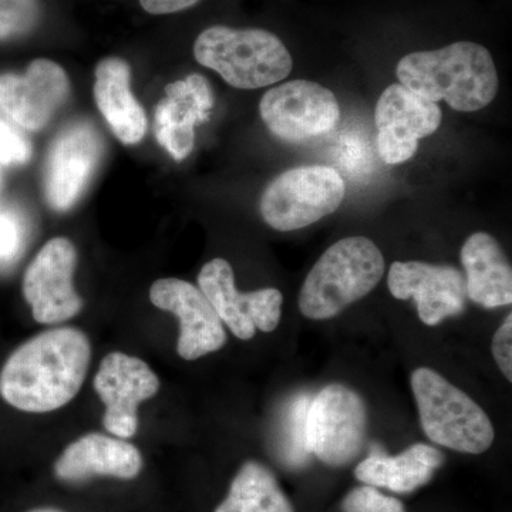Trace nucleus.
<instances>
[{"label":"nucleus","instance_id":"nucleus-28","mask_svg":"<svg viewBox=\"0 0 512 512\" xmlns=\"http://www.w3.org/2000/svg\"><path fill=\"white\" fill-rule=\"evenodd\" d=\"M493 355L508 382H512V315L505 318L503 325L495 332Z\"/></svg>","mask_w":512,"mask_h":512},{"label":"nucleus","instance_id":"nucleus-20","mask_svg":"<svg viewBox=\"0 0 512 512\" xmlns=\"http://www.w3.org/2000/svg\"><path fill=\"white\" fill-rule=\"evenodd\" d=\"M461 262L471 301L488 309L511 305L512 269L497 239L487 232L471 235L461 248Z\"/></svg>","mask_w":512,"mask_h":512},{"label":"nucleus","instance_id":"nucleus-8","mask_svg":"<svg viewBox=\"0 0 512 512\" xmlns=\"http://www.w3.org/2000/svg\"><path fill=\"white\" fill-rule=\"evenodd\" d=\"M259 113L269 131L289 143L325 136L340 121L335 94L309 80H292L268 90Z\"/></svg>","mask_w":512,"mask_h":512},{"label":"nucleus","instance_id":"nucleus-1","mask_svg":"<svg viewBox=\"0 0 512 512\" xmlns=\"http://www.w3.org/2000/svg\"><path fill=\"white\" fill-rule=\"evenodd\" d=\"M90 359L92 345L82 330H46L6 360L0 372V396L20 412H55L80 392Z\"/></svg>","mask_w":512,"mask_h":512},{"label":"nucleus","instance_id":"nucleus-22","mask_svg":"<svg viewBox=\"0 0 512 512\" xmlns=\"http://www.w3.org/2000/svg\"><path fill=\"white\" fill-rule=\"evenodd\" d=\"M215 512H295L275 474L258 461H247L232 480Z\"/></svg>","mask_w":512,"mask_h":512},{"label":"nucleus","instance_id":"nucleus-21","mask_svg":"<svg viewBox=\"0 0 512 512\" xmlns=\"http://www.w3.org/2000/svg\"><path fill=\"white\" fill-rule=\"evenodd\" d=\"M443 461V453L437 448L414 444L396 457L372 454L356 467L355 474L357 480L372 487L407 494L429 483Z\"/></svg>","mask_w":512,"mask_h":512},{"label":"nucleus","instance_id":"nucleus-6","mask_svg":"<svg viewBox=\"0 0 512 512\" xmlns=\"http://www.w3.org/2000/svg\"><path fill=\"white\" fill-rule=\"evenodd\" d=\"M345 194V181L335 168H292L266 187L261 198L262 218L276 231H296L338 210Z\"/></svg>","mask_w":512,"mask_h":512},{"label":"nucleus","instance_id":"nucleus-2","mask_svg":"<svg viewBox=\"0 0 512 512\" xmlns=\"http://www.w3.org/2000/svg\"><path fill=\"white\" fill-rule=\"evenodd\" d=\"M396 74L402 86L423 99L444 100L463 113L487 107L500 86L493 56L474 42L410 53L397 64Z\"/></svg>","mask_w":512,"mask_h":512},{"label":"nucleus","instance_id":"nucleus-17","mask_svg":"<svg viewBox=\"0 0 512 512\" xmlns=\"http://www.w3.org/2000/svg\"><path fill=\"white\" fill-rule=\"evenodd\" d=\"M214 96L201 74H190L165 87V99L154 114V133L177 161L190 156L195 143V126L210 120Z\"/></svg>","mask_w":512,"mask_h":512},{"label":"nucleus","instance_id":"nucleus-10","mask_svg":"<svg viewBox=\"0 0 512 512\" xmlns=\"http://www.w3.org/2000/svg\"><path fill=\"white\" fill-rule=\"evenodd\" d=\"M77 252L67 238L57 237L40 249L23 278V295L37 323L56 325L79 315L83 301L73 285Z\"/></svg>","mask_w":512,"mask_h":512},{"label":"nucleus","instance_id":"nucleus-31","mask_svg":"<svg viewBox=\"0 0 512 512\" xmlns=\"http://www.w3.org/2000/svg\"><path fill=\"white\" fill-rule=\"evenodd\" d=\"M0 184H2V174H0Z\"/></svg>","mask_w":512,"mask_h":512},{"label":"nucleus","instance_id":"nucleus-30","mask_svg":"<svg viewBox=\"0 0 512 512\" xmlns=\"http://www.w3.org/2000/svg\"><path fill=\"white\" fill-rule=\"evenodd\" d=\"M29 512H62V511L55 510V508H36V510H32Z\"/></svg>","mask_w":512,"mask_h":512},{"label":"nucleus","instance_id":"nucleus-25","mask_svg":"<svg viewBox=\"0 0 512 512\" xmlns=\"http://www.w3.org/2000/svg\"><path fill=\"white\" fill-rule=\"evenodd\" d=\"M26 225L22 215L13 210H0V265H9L25 248Z\"/></svg>","mask_w":512,"mask_h":512},{"label":"nucleus","instance_id":"nucleus-18","mask_svg":"<svg viewBox=\"0 0 512 512\" xmlns=\"http://www.w3.org/2000/svg\"><path fill=\"white\" fill-rule=\"evenodd\" d=\"M141 470L143 456L136 446L99 433L73 441L55 464L56 477L64 483H82L100 476L133 480Z\"/></svg>","mask_w":512,"mask_h":512},{"label":"nucleus","instance_id":"nucleus-29","mask_svg":"<svg viewBox=\"0 0 512 512\" xmlns=\"http://www.w3.org/2000/svg\"><path fill=\"white\" fill-rule=\"evenodd\" d=\"M200 2L201 0H140V5L150 15H171L190 9Z\"/></svg>","mask_w":512,"mask_h":512},{"label":"nucleus","instance_id":"nucleus-26","mask_svg":"<svg viewBox=\"0 0 512 512\" xmlns=\"http://www.w3.org/2000/svg\"><path fill=\"white\" fill-rule=\"evenodd\" d=\"M345 512H406L402 501L387 497L372 485L355 488L343 501Z\"/></svg>","mask_w":512,"mask_h":512},{"label":"nucleus","instance_id":"nucleus-27","mask_svg":"<svg viewBox=\"0 0 512 512\" xmlns=\"http://www.w3.org/2000/svg\"><path fill=\"white\" fill-rule=\"evenodd\" d=\"M32 157V144L18 128L0 117V164L20 165Z\"/></svg>","mask_w":512,"mask_h":512},{"label":"nucleus","instance_id":"nucleus-14","mask_svg":"<svg viewBox=\"0 0 512 512\" xmlns=\"http://www.w3.org/2000/svg\"><path fill=\"white\" fill-rule=\"evenodd\" d=\"M150 301L180 320L177 352L185 360H197L217 352L227 343L224 323L200 288L177 278L158 279L150 289Z\"/></svg>","mask_w":512,"mask_h":512},{"label":"nucleus","instance_id":"nucleus-5","mask_svg":"<svg viewBox=\"0 0 512 512\" xmlns=\"http://www.w3.org/2000/svg\"><path fill=\"white\" fill-rule=\"evenodd\" d=\"M412 389L421 427L433 443L468 454L491 447L495 433L490 417L440 373L429 367L414 370Z\"/></svg>","mask_w":512,"mask_h":512},{"label":"nucleus","instance_id":"nucleus-23","mask_svg":"<svg viewBox=\"0 0 512 512\" xmlns=\"http://www.w3.org/2000/svg\"><path fill=\"white\" fill-rule=\"evenodd\" d=\"M311 396L299 394L286 403L279 416L278 453L288 466L301 467L312 450L308 437V413Z\"/></svg>","mask_w":512,"mask_h":512},{"label":"nucleus","instance_id":"nucleus-4","mask_svg":"<svg viewBox=\"0 0 512 512\" xmlns=\"http://www.w3.org/2000/svg\"><path fill=\"white\" fill-rule=\"evenodd\" d=\"M195 60L214 70L235 89L272 86L292 72L291 53L284 42L264 29L212 26L194 43Z\"/></svg>","mask_w":512,"mask_h":512},{"label":"nucleus","instance_id":"nucleus-19","mask_svg":"<svg viewBox=\"0 0 512 512\" xmlns=\"http://www.w3.org/2000/svg\"><path fill=\"white\" fill-rule=\"evenodd\" d=\"M94 97L114 136L127 146L140 143L147 133V116L131 93V72L126 60L107 57L96 67Z\"/></svg>","mask_w":512,"mask_h":512},{"label":"nucleus","instance_id":"nucleus-24","mask_svg":"<svg viewBox=\"0 0 512 512\" xmlns=\"http://www.w3.org/2000/svg\"><path fill=\"white\" fill-rule=\"evenodd\" d=\"M39 16V0H0V40L28 35Z\"/></svg>","mask_w":512,"mask_h":512},{"label":"nucleus","instance_id":"nucleus-3","mask_svg":"<svg viewBox=\"0 0 512 512\" xmlns=\"http://www.w3.org/2000/svg\"><path fill=\"white\" fill-rule=\"evenodd\" d=\"M383 274L384 258L375 242L366 237L340 239L306 276L299 309L309 319L333 318L372 292Z\"/></svg>","mask_w":512,"mask_h":512},{"label":"nucleus","instance_id":"nucleus-12","mask_svg":"<svg viewBox=\"0 0 512 512\" xmlns=\"http://www.w3.org/2000/svg\"><path fill=\"white\" fill-rule=\"evenodd\" d=\"M94 389L106 406L104 427L126 440L137 433L138 406L156 396L160 380L144 360L113 352L101 360Z\"/></svg>","mask_w":512,"mask_h":512},{"label":"nucleus","instance_id":"nucleus-13","mask_svg":"<svg viewBox=\"0 0 512 512\" xmlns=\"http://www.w3.org/2000/svg\"><path fill=\"white\" fill-rule=\"evenodd\" d=\"M375 121L380 157L386 164H402L417 153L420 138L440 127L441 110L402 84H392L377 101Z\"/></svg>","mask_w":512,"mask_h":512},{"label":"nucleus","instance_id":"nucleus-16","mask_svg":"<svg viewBox=\"0 0 512 512\" xmlns=\"http://www.w3.org/2000/svg\"><path fill=\"white\" fill-rule=\"evenodd\" d=\"M387 285L394 298L414 299L421 322L429 326L466 308V276L454 266L394 262Z\"/></svg>","mask_w":512,"mask_h":512},{"label":"nucleus","instance_id":"nucleus-7","mask_svg":"<svg viewBox=\"0 0 512 512\" xmlns=\"http://www.w3.org/2000/svg\"><path fill=\"white\" fill-rule=\"evenodd\" d=\"M366 429V404L350 387L329 384L311 400L309 446L328 466H345L355 460L365 443Z\"/></svg>","mask_w":512,"mask_h":512},{"label":"nucleus","instance_id":"nucleus-15","mask_svg":"<svg viewBox=\"0 0 512 512\" xmlns=\"http://www.w3.org/2000/svg\"><path fill=\"white\" fill-rule=\"evenodd\" d=\"M69 93V77L52 60H33L23 74H0V109L26 130L45 128Z\"/></svg>","mask_w":512,"mask_h":512},{"label":"nucleus","instance_id":"nucleus-9","mask_svg":"<svg viewBox=\"0 0 512 512\" xmlns=\"http://www.w3.org/2000/svg\"><path fill=\"white\" fill-rule=\"evenodd\" d=\"M198 285L222 323L238 339L254 338L256 329L274 332L278 328L284 302L282 293L275 288L239 292L232 266L225 259L215 258L202 266Z\"/></svg>","mask_w":512,"mask_h":512},{"label":"nucleus","instance_id":"nucleus-11","mask_svg":"<svg viewBox=\"0 0 512 512\" xmlns=\"http://www.w3.org/2000/svg\"><path fill=\"white\" fill-rule=\"evenodd\" d=\"M103 151L100 133L89 121L70 123L57 134L45 168V197L53 210H70L82 198Z\"/></svg>","mask_w":512,"mask_h":512}]
</instances>
